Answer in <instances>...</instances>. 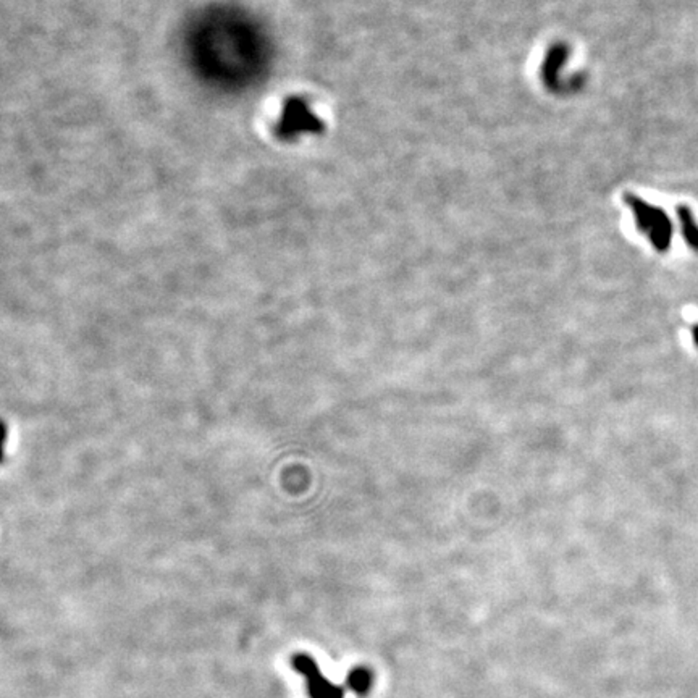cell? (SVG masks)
<instances>
[{
    "label": "cell",
    "instance_id": "obj_1",
    "mask_svg": "<svg viewBox=\"0 0 698 698\" xmlns=\"http://www.w3.org/2000/svg\"><path fill=\"white\" fill-rule=\"evenodd\" d=\"M625 201L632 208L637 226L650 238L654 249L658 252H666L672 238V223L666 212L661 207L645 202L643 199L634 196V194H629Z\"/></svg>",
    "mask_w": 698,
    "mask_h": 698
},
{
    "label": "cell",
    "instance_id": "obj_2",
    "mask_svg": "<svg viewBox=\"0 0 698 698\" xmlns=\"http://www.w3.org/2000/svg\"><path fill=\"white\" fill-rule=\"evenodd\" d=\"M307 692L310 698H344L343 688L334 686L320 672L307 679Z\"/></svg>",
    "mask_w": 698,
    "mask_h": 698
},
{
    "label": "cell",
    "instance_id": "obj_3",
    "mask_svg": "<svg viewBox=\"0 0 698 698\" xmlns=\"http://www.w3.org/2000/svg\"><path fill=\"white\" fill-rule=\"evenodd\" d=\"M677 215L679 222H681L683 240L687 241V244L690 246L693 251L698 252V223L695 222V217H693L692 211L687 206H679Z\"/></svg>",
    "mask_w": 698,
    "mask_h": 698
},
{
    "label": "cell",
    "instance_id": "obj_4",
    "mask_svg": "<svg viewBox=\"0 0 698 698\" xmlns=\"http://www.w3.org/2000/svg\"><path fill=\"white\" fill-rule=\"evenodd\" d=\"M346 682L349 688H352L359 695H364L372 686V674L366 668H357L349 672Z\"/></svg>",
    "mask_w": 698,
    "mask_h": 698
},
{
    "label": "cell",
    "instance_id": "obj_5",
    "mask_svg": "<svg viewBox=\"0 0 698 698\" xmlns=\"http://www.w3.org/2000/svg\"><path fill=\"white\" fill-rule=\"evenodd\" d=\"M291 663H293V668L296 669V671H298L299 674H303V676H305L307 679L314 677L315 674L320 672L317 663H315L312 658L307 656V654H304V653L294 654L293 659H291Z\"/></svg>",
    "mask_w": 698,
    "mask_h": 698
},
{
    "label": "cell",
    "instance_id": "obj_6",
    "mask_svg": "<svg viewBox=\"0 0 698 698\" xmlns=\"http://www.w3.org/2000/svg\"><path fill=\"white\" fill-rule=\"evenodd\" d=\"M693 341H695V344L698 346V325L693 328Z\"/></svg>",
    "mask_w": 698,
    "mask_h": 698
}]
</instances>
